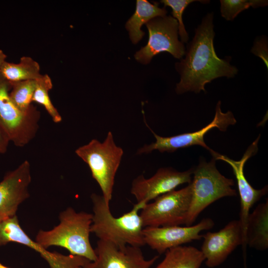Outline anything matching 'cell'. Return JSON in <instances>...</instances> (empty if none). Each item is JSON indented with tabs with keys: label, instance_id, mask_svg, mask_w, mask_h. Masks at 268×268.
Instances as JSON below:
<instances>
[{
	"label": "cell",
	"instance_id": "obj_1",
	"mask_svg": "<svg viewBox=\"0 0 268 268\" xmlns=\"http://www.w3.org/2000/svg\"><path fill=\"white\" fill-rule=\"evenodd\" d=\"M213 14L207 13L195 30V36L187 47L185 58L176 64L181 75L176 92L180 94L188 91L196 93L202 90L212 80L221 77L233 78L238 70L226 60L219 58L213 46L215 32Z\"/></svg>",
	"mask_w": 268,
	"mask_h": 268
},
{
	"label": "cell",
	"instance_id": "obj_2",
	"mask_svg": "<svg viewBox=\"0 0 268 268\" xmlns=\"http://www.w3.org/2000/svg\"><path fill=\"white\" fill-rule=\"evenodd\" d=\"M91 199L93 213L90 232L99 240L119 248L128 245L138 247L145 245L142 234L144 227L138 213L144 205L136 203L130 211L116 217L111 212L110 204L102 196L93 193Z\"/></svg>",
	"mask_w": 268,
	"mask_h": 268
},
{
	"label": "cell",
	"instance_id": "obj_3",
	"mask_svg": "<svg viewBox=\"0 0 268 268\" xmlns=\"http://www.w3.org/2000/svg\"><path fill=\"white\" fill-rule=\"evenodd\" d=\"M59 219V224L53 229L39 231L36 242L46 249L52 246L62 247L71 255L95 261L96 255L89 240L92 214L77 212L68 207L60 214Z\"/></svg>",
	"mask_w": 268,
	"mask_h": 268
},
{
	"label": "cell",
	"instance_id": "obj_4",
	"mask_svg": "<svg viewBox=\"0 0 268 268\" xmlns=\"http://www.w3.org/2000/svg\"><path fill=\"white\" fill-rule=\"evenodd\" d=\"M75 153L88 165L102 196L110 204L115 176L124 154L123 149L115 143L112 132L108 133L103 142L93 139L77 148Z\"/></svg>",
	"mask_w": 268,
	"mask_h": 268
},
{
	"label": "cell",
	"instance_id": "obj_5",
	"mask_svg": "<svg viewBox=\"0 0 268 268\" xmlns=\"http://www.w3.org/2000/svg\"><path fill=\"white\" fill-rule=\"evenodd\" d=\"M191 183L192 198L185 225H192L200 213L218 200L237 195L232 188L234 181L222 175L217 169L215 160L206 162L202 160L194 169Z\"/></svg>",
	"mask_w": 268,
	"mask_h": 268
},
{
	"label": "cell",
	"instance_id": "obj_6",
	"mask_svg": "<svg viewBox=\"0 0 268 268\" xmlns=\"http://www.w3.org/2000/svg\"><path fill=\"white\" fill-rule=\"evenodd\" d=\"M11 85L0 73V130L17 147L28 144L36 136L41 114L34 106L26 111L11 101Z\"/></svg>",
	"mask_w": 268,
	"mask_h": 268
},
{
	"label": "cell",
	"instance_id": "obj_7",
	"mask_svg": "<svg viewBox=\"0 0 268 268\" xmlns=\"http://www.w3.org/2000/svg\"><path fill=\"white\" fill-rule=\"evenodd\" d=\"M192 198L191 183L179 190L161 195L146 203L139 213L145 227L180 226L185 224Z\"/></svg>",
	"mask_w": 268,
	"mask_h": 268
},
{
	"label": "cell",
	"instance_id": "obj_8",
	"mask_svg": "<svg viewBox=\"0 0 268 268\" xmlns=\"http://www.w3.org/2000/svg\"><path fill=\"white\" fill-rule=\"evenodd\" d=\"M220 105L221 102L219 101L215 108V114L213 120L201 129L192 133H184L169 137L161 136L155 134L146 122L144 112L142 111L145 124L154 136L156 141L150 144L143 145L137 150L136 154H148L155 150L161 153L173 152L180 148L193 145H200L209 151L211 154L214 151L207 146L205 143V134L214 128H217L221 131H225L229 126L233 125L237 122L231 111L222 112Z\"/></svg>",
	"mask_w": 268,
	"mask_h": 268
},
{
	"label": "cell",
	"instance_id": "obj_9",
	"mask_svg": "<svg viewBox=\"0 0 268 268\" xmlns=\"http://www.w3.org/2000/svg\"><path fill=\"white\" fill-rule=\"evenodd\" d=\"M148 31L147 44L134 55L136 60L143 64L149 63L157 54L167 52L176 59L185 54L183 43L178 40V23L171 16L155 17L146 23Z\"/></svg>",
	"mask_w": 268,
	"mask_h": 268
},
{
	"label": "cell",
	"instance_id": "obj_10",
	"mask_svg": "<svg viewBox=\"0 0 268 268\" xmlns=\"http://www.w3.org/2000/svg\"><path fill=\"white\" fill-rule=\"evenodd\" d=\"M214 225L210 218H204L194 225L145 227L142 231L145 245L159 254L168 250L202 238L201 231L211 229Z\"/></svg>",
	"mask_w": 268,
	"mask_h": 268
},
{
	"label": "cell",
	"instance_id": "obj_11",
	"mask_svg": "<svg viewBox=\"0 0 268 268\" xmlns=\"http://www.w3.org/2000/svg\"><path fill=\"white\" fill-rule=\"evenodd\" d=\"M9 242L24 245L39 253L50 268H83L91 262L78 256L64 255L48 251L28 236L21 228L16 215L4 219L0 222V245H4Z\"/></svg>",
	"mask_w": 268,
	"mask_h": 268
},
{
	"label": "cell",
	"instance_id": "obj_12",
	"mask_svg": "<svg viewBox=\"0 0 268 268\" xmlns=\"http://www.w3.org/2000/svg\"><path fill=\"white\" fill-rule=\"evenodd\" d=\"M194 169L179 172L170 168H161L149 178L143 175L133 181L131 193L138 203L144 206L158 197L174 190L178 186L191 183Z\"/></svg>",
	"mask_w": 268,
	"mask_h": 268
},
{
	"label": "cell",
	"instance_id": "obj_13",
	"mask_svg": "<svg viewBox=\"0 0 268 268\" xmlns=\"http://www.w3.org/2000/svg\"><path fill=\"white\" fill-rule=\"evenodd\" d=\"M202 237L203 241L200 251L206 266L210 268L221 265L238 246L244 243L239 219L230 221L218 232H207Z\"/></svg>",
	"mask_w": 268,
	"mask_h": 268
},
{
	"label": "cell",
	"instance_id": "obj_14",
	"mask_svg": "<svg viewBox=\"0 0 268 268\" xmlns=\"http://www.w3.org/2000/svg\"><path fill=\"white\" fill-rule=\"evenodd\" d=\"M94 250L96 260L83 268H150L159 258L155 256L146 260L140 247L128 245L119 248L100 240Z\"/></svg>",
	"mask_w": 268,
	"mask_h": 268
},
{
	"label": "cell",
	"instance_id": "obj_15",
	"mask_svg": "<svg viewBox=\"0 0 268 268\" xmlns=\"http://www.w3.org/2000/svg\"><path fill=\"white\" fill-rule=\"evenodd\" d=\"M31 165L25 160L16 169L6 173L0 182V217L16 215L19 205L29 197Z\"/></svg>",
	"mask_w": 268,
	"mask_h": 268
},
{
	"label": "cell",
	"instance_id": "obj_16",
	"mask_svg": "<svg viewBox=\"0 0 268 268\" xmlns=\"http://www.w3.org/2000/svg\"><path fill=\"white\" fill-rule=\"evenodd\" d=\"M260 135L249 146L242 158L235 161L228 157L214 151L211 154L215 160H223L229 164L236 177L241 201L240 221L241 224L243 238L245 239L247 221L250 214V210L253 205L265 196L268 192V186L257 190L254 188L247 180L244 173V165L246 161L258 151V143Z\"/></svg>",
	"mask_w": 268,
	"mask_h": 268
},
{
	"label": "cell",
	"instance_id": "obj_17",
	"mask_svg": "<svg viewBox=\"0 0 268 268\" xmlns=\"http://www.w3.org/2000/svg\"><path fill=\"white\" fill-rule=\"evenodd\" d=\"M245 243L259 251L268 248V201L260 203L250 213L246 224Z\"/></svg>",
	"mask_w": 268,
	"mask_h": 268
},
{
	"label": "cell",
	"instance_id": "obj_18",
	"mask_svg": "<svg viewBox=\"0 0 268 268\" xmlns=\"http://www.w3.org/2000/svg\"><path fill=\"white\" fill-rule=\"evenodd\" d=\"M158 3L151 4L146 0H137L134 14L126 24V28L129 32L133 43L139 42L144 35L141 30L143 24H146L156 17H163L167 13L165 8H160Z\"/></svg>",
	"mask_w": 268,
	"mask_h": 268
},
{
	"label": "cell",
	"instance_id": "obj_19",
	"mask_svg": "<svg viewBox=\"0 0 268 268\" xmlns=\"http://www.w3.org/2000/svg\"><path fill=\"white\" fill-rule=\"evenodd\" d=\"M204 261L200 250L182 245L166 251L163 260L155 268H200Z\"/></svg>",
	"mask_w": 268,
	"mask_h": 268
},
{
	"label": "cell",
	"instance_id": "obj_20",
	"mask_svg": "<svg viewBox=\"0 0 268 268\" xmlns=\"http://www.w3.org/2000/svg\"><path fill=\"white\" fill-rule=\"evenodd\" d=\"M40 69L37 62L30 57L23 56L17 64L4 61L0 68V73L9 82L36 80L42 75Z\"/></svg>",
	"mask_w": 268,
	"mask_h": 268
},
{
	"label": "cell",
	"instance_id": "obj_21",
	"mask_svg": "<svg viewBox=\"0 0 268 268\" xmlns=\"http://www.w3.org/2000/svg\"><path fill=\"white\" fill-rule=\"evenodd\" d=\"M53 83L51 77L47 74H42L36 79L35 89L32 101L42 105L56 123L62 122V117L57 108L53 104L49 95L52 88Z\"/></svg>",
	"mask_w": 268,
	"mask_h": 268
},
{
	"label": "cell",
	"instance_id": "obj_22",
	"mask_svg": "<svg viewBox=\"0 0 268 268\" xmlns=\"http://www.w3.org/2000/svg\"><path fill=\"white\" fill-rule=\"evenodd\" d=\"M9 83L11 89L9 95L11 101L20 110L23 111L29 110L33 106L31 104L32 99L36 87V80Z\"/></svg>",
	"mask_w": 268,
	"mask_h": 268
},
{
	"label": "cell",
	"instance_id": "obj_23",
	"mask_svg": "<svg viewBox=\"0 0 268 268\" xmlns=\"http://www.w3.org/2000/svg\"><path fill=\"white\" fill-rule=\"evenodd\" d=\"M221 16L227 20H232L243 10L252 7L268 5L267 0H220Z\"/></svg>",
	"mask_w": 268,
	"mask_h": 268
},
{
	"label": "cell",
	"instance_id": "obj_24",
	"mask_svg": "<svg viewBox=\"0 0 268 268\" xmlns=\"http://www.w3.org/2000/svg\"><path fill=\"white\" fill-rule=\"evenodd\" d=\"M160 1L164 4V6H168L172 8L173 17L178 23V33L182 43H187L189 40L188 34L185 28L182 18L185 8L189 4L194 1H201L202 3L209 2V0H162Z\"/></svg>",
	"mask_w": 268,
	"mask_h": 268
},
{
	"label": "cell",
	"instance_id": "obj_25",
	"mask_svg": "<svg viewBox=\"0 0 268 268\" xmlns=\"http://www.w3.org/2000/svg\"><path fill=\"white\" fill-rule=\"evenodd\" d=\"M251 51L254 55L263 60L268 68V46L267 38L263 36L256 39Z\"/></svg>",
	"mask_w": 268,
	"mask_h": 268
},
{
	"label": "cell",
	"instance_id": "obj_26",
	"mask_svg": "<svg viewBox=\"0 0 268 268\" xmlns=\"http://www.w3.org/2000/svg\"><path fill=\"white\" fill-rule=\"evenodd\" d=\"M9 142L6 136L0 130V154L6 152Z\"/></svg>",
	"mask_w": 268,
	"mask_h": 268
},
{
	"label": "cell",
	"instance_id": "obj_27",
	"mask_svg": "<svg viewBox=\"0 0 268 268\" xmlns=\"http://www.w3.org/2000/svg\"><path fill=\"white\" fill-rule=\"evenodd\" d=\"M6 58V55L3 53L2 50H0V68Z\"/></svg>",
	"mask_w": 268,
	"mask_h": 268
},
{
	"label": "cell",
	"instance_id": "obj_28",
	"mask_svg": "<svg viewBox=\"0 0 268 268\" xmlns=\"http://www.w3.org/2000/svg\"><path fill=\"white\" fill-rule=\"evenodd\" d=\"M0 268H9L6 267L5 266L2 265V264L0 263Z\"/></svg>",
	"mask_w": 268,
	"mask_h": 268
},
{
	"label": "cell",
	"instance_id": "obj_29",
	"mask_svg": "<svg viewBox=\"0 0 268 268\" xmlns=\"http://www.w3.org/2000/svg\"><path fill=\"white\" fill-rule=\"evenodd\" d=\"M3 219H3V218H1V217H0V220H3Z\"/></svg>",
	"mask_w": 268,
	"mask_h": 268
},
{
	"label": "cell",
	"instance_id": "obj_30",
	"mask_svg": "<svg viewBox=\"0 0 268 268\" xmlns=\"http://www.w3.org/2000/svg\"><path fill=\"white\" fill-rule=\"evenodd\" d=\"M82 268V267H78V268Z\"/></svg>",
	"mask_w": 268,
	"mask_h": 268
},
{
	"label": "cell",
	"instance_id": "obj_31",
	"mask_svg": "<svg viewBox=\"0 0 268 268\" xmlns=\"http://www.w3.org/2000/svg\"><path fill=\"white\" fill-rule=\"evenodd\" d=\"M1 221H2V220H0V222Z\"/></svg>",
	"mask_w": 268,
	"mask_h": 268
}]
</instances>
